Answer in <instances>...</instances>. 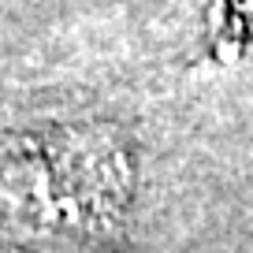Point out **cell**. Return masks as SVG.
<instances>
[{
  "mask_svg": "<svg viewBox=\"0 0 253 253\" xmlns=\"http://www.w3.org/2000/svg\"><path fill=\"white\" fill-rule=\"evenodd\" d=\"M11 186L38 212H52L63 227L101 231L116 223L134 194V157L108 130H82L19 160Z\"/></svg>",
  "mask_w": 253,
  "mask_h": 253,
  "instance_id": "1",
  "label": "cell"
}]
</instances>
